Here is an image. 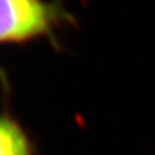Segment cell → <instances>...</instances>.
<instances>
[{
    "instance_id": "obj_1",
    "label": "cell",
    "mask_w": 155,
    "mask_h": 155,
    "mask_svg": "<svg viewBox=\"0 0 155 155\" xmlns=\"http://www.w3.org/2000/svg\"><path fill=\"white\" fill-rule=\"evenodd\" d=\"M72 17L60 3L47 0H0V44H25L53 38Z\"/></svg>"
},
{
    "instance_id": "obj_2",
    "label": "cell",
    "mask_w": 155,
    "mask_h": 155,
    "mask_svg": "<svg viewBox=\"0 0 155 155\" xmlns=\"http://www.w3.org/2000/svg\"><path fill=\"white\" fill-rule=\"evenodd\" d=\"M0 155H34L27 133L7 115H0Z\"/></svg>"
}]
</instances>
